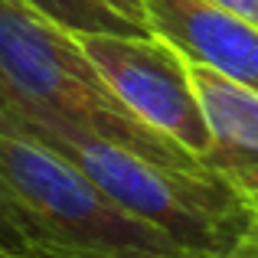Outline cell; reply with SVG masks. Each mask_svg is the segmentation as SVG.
Returning <instances> with one entry per match:
<instances>
[{"label": "cell", "instance_id": "1", "mask_svg": "<svg viewBox=\"0 0 258 258\" xmlns=\"http://www.w3.org/2000/svg\"><path fill=\"white\" fill-rule=\"evenodd\" d=\"M0 114L79 167L121 209L151 222L200 258H232L258 232V213L248 196L209 167L180 170L157 164L95 131L17 105L4 88Z\"/></svg>", "mask_w": 258, "mask_h": 258}, {"label": "cell", "instance_id": "2", "mask_svg": "<svg viewBox=\"0 0 258 258\" xmlns=\"http://www.w3.org/2000/svg\"><path fill=\"white\" fill-rule=\"evenodd\" d=\"M0 189L43 258H200L0 114Z\"/></svg>", "mask_w": 258, "mask_h": 258}, {"label": "cell", "instance_id": "3", "mask_svg": "<svg viewBox=\"0 0 258 258\" xmlns=\"http://www.w3.org/2000/svg\"><path fill=\"white\" fill-rule=\"evenodd\" d=\"M0 88L33 111L95 131L157 164L200 170V157L147 127L95 72L76 36L23 0H0Z\"/></svg>", "mask_w": 258, "mask_h": 258}, {"label": "cell", "instance_id": "4", "mask_svg": "<svg viewBox=\"0 0 258 258\" xmlns=\"http://www.w3.org/2000/svg\"><path fill=\"white\" fill-rule=\"evenodd\" d=\"M72 36L127 111H134L147 127L186 147L193 157H206L213 141L193 92L189 62L180 49H173L154 33L134 36V33L79 30Z\"/></svg>", "mask_w": 258, "mask_h": 258}, {"label": "cell", "instance_id": "5", "mask_svg": "<svg viewBox=\"0 0 258 258\" xmlns=\"http://www.w3.org/2000/svg\"><path fill=\"white\" fill-rule=\"evenodd\" d=\"M144 20L186 59L258 92V26L206 0H144Z\"/></svg>", "mask_w": 258, "mask_h": 258}, {"label": "cell", "instance_id": "6", "mask_svg": "<svg viewBox=\"0 0 258 258\" xmlns=\"http://www.w3.org/2000/svg\"><path fill=\"white\" fill-rule=\"evenodd\" d=\"M189 62V79L209 127V154L203 164L239 183L258 170V92L226 79L203 62Z\"/></svg>", "mask_w": 258, "mask_h": 258}, {"label": "cell", "instance_id": "7", "mask_svg": "<svg viewBox=\"0 0 258 258\" xmlns=\"http://www.w3.org/2000/svg\"><path fill=\"white\" fill-rule=\"evenodd\" d=\"M23 4L33 7L36 13H43L46 20H52L56 26H62V30H69V33H79V30H108V33L151 36V33L131 26L127 20H121L118 13L92 4V0H23Z\"/></svg>", "mask_w": 258, "mask_h": 258}, {"label": "cell", "instance_id": "8", "mask_svg": "<svg viewBox=\"0 0 258 258\" xmlns=\"http://www.w3.org/2000/svg\"><path fill=\"white\" fill-rule=\"evenodd\" d=\"M0 252H10V255H36L30 245V239H26L23 226H20L17 213H13L10 200L4 196V189H0ZM43 258V255H36Z\"/></svg>", "mask_w": 258, "mask_h": 258}, {"label": "cell", "instance_id": "9", "mask_svg": "<svg viewBox=\"0 0 258 258\" xmlns=\"http://www.w3.org/2000/svg\"><path fill=\"white\" fill-rule=\"evenodd\" d=\"M92 4L105 7V10L118 13L121 20H127L131 26H138V30L151 33V26H147V20H144V0H92Z\"/></svg>", "mask_w": 258, "mask_h": 258}, {"label": "cell", "instance_id": "10", "mask_svg": "<svg viewBox=\"0 0 258 258\" xmlns=\"http://www.w3.org/2000/svg\"><path fill=\"white\" fill-rule=\"evenodd\" d=\"M206 4L219 7V10H226V13H235V17H242L245 23L258 26V0H206Z\"/></svg>", "mask_w": 258, "mask_h": 258}, {"label": "cell", "instance_id": "11", "mask_svg": "<svg viewBox=\"0 0 258 258\" xmlns=\"http://www.w3.org/2000/svg\"><path fill=\"white\" fill-rule=\"evenodd\" d=\"M235 186H239L242 193L248 196V203H252V206H255V213H258V170H252L248 176H242V180L235 183Z\"/></svg>", "mask_w": 258, "mask_h": 258}, {"label": "cell", "instance_id": "12", "mask_svg": "<svg viewBox=\"0 0 258 258\" xmlns=\"http://www.w3.org/2000/svg\"><path fill=\"white\" fill-rule=\"evenodd\" d=\"M232 258H258V232H255L252 239H248V242H245V245H242Z\"/></svg>", "mask_w": 258, "mask_h": 258}, {"label": "cell", "instance_id": "13", "mask_svg": "<svg viewBox=\"0 0 258 258\" xmlns=\"http://www.w3.org/2000/svg\"><path fill=\"white\" fill-rule=\"evenodd\" d=\"M0 258H36V255H10V252H0Z\"/></svg>", "mask_w": 258, "mask_h": 258}]
</instances>
